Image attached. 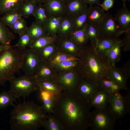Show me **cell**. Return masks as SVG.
I'll list each match as a JSON object with an SVG mask.
<instances>
[{
	"label": "cell",
	"instance_id": "obj_1",
	"mask_svg": "<svg viewBox=\"0 0 130 130\" xmlns=\"http://www.w3.org/2000/svg\"><path fill=\"white\" fill-rule=\"evenodd\" d=\"M91 107L89 100L76 92L63 91L56 97L52 114L64 130H86Z\"/></svg>",
	"mask_w": 130,
	"mask_h": 130
},
{
	"label": "cell",
	"instance_id": "obj_2",
	"mask_svg": "<svg viewBox=\"0 0 130 130\" xmlns=\"http://www.w3.org/2000/svg\"><path fill=\"white\" fill-rule=\"evenodd\" d=\"M10 113L12 130H37L42 126L47 115L42 105L32 101L15 105Z\"/></svg>",
	"mask_w": 130,
	"mask_h": 130
},
{
	"label": "cell",
	"instance_id": "obj_3",
	"mask_svg": "<svg viewBox=\"0 0 130 130\" xmlns=\"http://www.w3.org/2000/svg\"><path fill=\"white\" fill-rule=\"evenodd\" d=\"M79 58L80 69L84 79L98 86L100 80L108 77L111 65L105 58L97 53L92 44L83 47Z\"/></svg>",
	"mask_w": 130,
	"mask_h": 130
},
{
	"label": "cell",
	"instance_id": "obj_4",
	"mask_svg": "<svg viewBox=\"0 0 130 130\" xmlns=\"http://www.w3.org/2000/svg\"><path fill=\"white\" fill-rule=\"evenodd\" d=\"M24 50L11 46L0 53V85H4L20 72Z\"/></svg>",
	"mask_w": 130,
	"mask_h": 130
},
{
	"label": "cell",
	"instance_id": "obj_5",
	"mask_svg": "<svg viewBox=\"0 0 130 130\" xmlns=\"http://www.w3.org/2000/svg\"><path fill=\"white\" fill-rule=\"evenodd\" d=\"M8 91L17 98L28 97L32 92L39 90L37 81L33 75L25 74L11 79Z\"/></svg>",
	"mask_w": 130,
	"mask_h": 130
},
{
	"label": "cell",
	"instance_id": "obj_6",
	"mask_svg": "<svg viewBox=\"0 0 130 130\" xmlns=\"http://www.w3.org/2000/svg\"><path fill=\"white\" fill-rule=\"evenodd\" d=\"M116 120L107 108L95 109L91 112L89 127L92 130H112Z\"/></svg>",
	"mask_w": 130,
	"mask_h": 130
},
{
	"label": "cell",
	"instance_id": "obj_7",
	"mask_svg": "<svg viewBox=\"0 0 130 130\" xmlns=\"http://www.w3.org/2000/svg\"><path fill=\"white\" fill-rule=\"evenodd\" d=\"M123 97L119 92L111 94L107 108L116 120L122 118L130 112V92Z\"/></svg>",
	"mask_w": 130,
	"mask_h": 130
},
{
	"label": "cell",
	"instance_id": "obj_8",
	"mask_svg": "<svg viewBox=\"0 0 130 130\" xmlns=\"http://www.w3.org/2000/svg\"><path fill=\"white\" fill-rule=\"evenodd\" d=\"M84 79L79 69L56 75L53 80L61 87L62 91L76 92Z\"/></svg>",
	"mask_w": 130,
	"mask_h": 130
},
{
	"label": "cell",
	"instance_id": "obj_9",
	"mask_svg": "<svg viewBox=\"0 0 130 130\" xmlns=\"http://www.w3.org/2000/svg\"><path fill=\"white\" fill-rule=\"evenodd\" d=\"M97 26L99 39H116L125 32L120 29L114 17L108 13Z\"/></svg>",
	"mask_w": 130,
	"mask_h": 130
},
{
	"label": "cell",
	"instance_id": "obj_10",
	"mask_svg": "<svg viewBox=\"0 0 130 130\" xmlns=\"http://www.w3.org/2000/svg\"><path fill=\"white\" fill-rule=\"evenodd\" d=\"M39 52L32 49H25L21 70L25 74L33 75L43 62Z\"/></svg>",
	"mask_w": 130,
	"mask_h": 130
},
{
	"label": "cell",
	"instance_id": "obj_11",
	"mask_svg": "<svg viewBox=\"0 0 130 130\" xmlns=\"http://www.w3.org/2000/svg\"><path fill=\"white\" fill-rule=\"evenodd\" d=\"M110 97L111 94L98 87L89 101L91 107L95 109H104L107 108Z\"/></svg>",
	"mask_w": 130,
	"mask_h": 130
},
{
	"label": "cell",
	"instance_id": "obj_12",
	"mask_svg": "<svg viewBox=\"0 0 130 130\" xmlns=\"http://www.w3.org/2000/svg\"><path fill=\"white\" fill-rule=\"evenodd\" d=\"M43 4L50 16L63 17L66 14V4L60 0H46Z\"/></svg>",
	"mask_w": 130,
	"mask_h": 130
},
{
	"label": "cell",
	"instance_id": "obj_13",
	"mask_svg": "<svg viewBox=\"0 0 130 130\" xmlns=\"http://www.w3.org/2000/svg\"><path fill=\"white\" fill-rule=\"evenodd\" d=\"M55 42L58 47L71 53L76 57H79L83 47L72 41L69 37H57Z\"/></svg>",
	"mask_w": 130,
	"mask_h": 130
},
{
	"label": "cell",
	"instance_id": "obj_14",
	"mask_svg": "<svg viewBox=\"0 0 130 130\" xmlns=\"http://www.w3.org/2000/svg\"><path fill=\"white\" fill-rule=\"evenodd\" d=\"M108 77L117 83L122 89L128 90L127 83L129 78L126 74L122 68L118 67L116 65L111 66Z\"/></svg>",
	"mask_w": 130,
	"mask_h": 130
},
{
	"label": "cell",
	"instance_id": "obj_15",
	"mask_svg": "<svg viewBox=\"0 0 130 130\" xmlns=\"http://www.w3.org/2000/svg\"><path fill=\"white\" fill-rule=\"evenodd\" d=\"M114 17L121 30L125 32L130 30V11L125 5H123Z\"/></svg>",
	"mask_w": 130,
	"mask_h": 130
},
{
	"label": "cell",
	"instance_id": "obj_16",
	"mask_svg": "<svg viewBox=\"0 0 130 130\" xmlns=\"http://www.w3.org/2000/svg\"><path fill=\"white\" fill-rule=\"evenodd\" d=\"M121 41V40L119 38L114 39H99L92 44L97 53L102 57L105 58L106 53L109 49L114 44Z\"/></svg>",
	"mask_w": 130,
	"mask_h": 130
},
{
	"label": "cell",
	"instance_id": "obj_17",
	"mask_svg": "<svg viewBox=\"0 0 130 130\" xmlns=\"http://www.w3.org/2000/svg\"><path fill=\"white\" fill-rule=\"evenodd\" d=\"M39 91V98L43 103L42 106L43 109L47 114H52L57 96L40 88Z\"/></svg>",
	"mask_w": 130,
	"mask_h": 130
},
{
	"label": "cell",
	"instance_id": "obj_18",
	"mask_svg": "<svg viewBox=\"0 0 130 130\" xmlns=\"http://www.w3.org/2000/svg\"><path fill=\"white\" fill-rule=\"evenodd\" d=\"M66 4V15L72 18L86 10L87 4L83 0H72Z\"/></svg>",
	"mask_w": 130,
	"mask_h": 130
},
{
	"label": "cell",
	"instance_id": "obj_19",
	"mask_svg": "<svg viewBox=\"0 0 130 130\" xmlns=\"http://www.w3.org/2000/svg\"><path fill=\"white\" fill-rule=\"evenodd\" d=\"M106 14L104 11L98 6H90L88 8V23L97 26Z\"/></svg>",
	"mask_w": 130,
	"mask_h": 130
},
{
	"label": "cell",
	"instance_id": "obj_20",
	"mask_svg": "<svg viewBox=\"0 0 130 130\" xmlns=\"http://www.w3.org/2000/svg\"><path fill=\"white\" fill-rule=\"evenodd\" d=\"M98 88L95 84L89 80L84 79L76 92L82 97L89 100Z\"/></svg>",
	"mask_w": 130,
	"mask_h": 130
},
{
	"label": "cell",
	"instance_id": "obj_21",
	"mask_svg": "<svg viewBox=\"0 0 130 130\" xmlns=\"http://www.w3.org/2000/svg\"><path fill=\"white\" fill-rule=\"evenodd\" d=\"M63 17L51 16L49 17L44 25L47 36L57 37Z\"/></svg>",
	"mask_w": 130,
	"mask_h": 130
},
{
	"label": "cell",
	"instance_id": "obj_22",
	"mask_svg": "<svg viewBox=\"0 0 130 130\" xmlns=\"http://www.w3.org/2000/svg\"><path fill=\"white\" fill-rule=\"evenodd\" d=\"M74 30L71 18L65 15L63 17L57 36L58 37H69Z\"/></svg>",
	"mask_w": 130,
	"mask_h": 130
},
{
	"label": "cell",
	"instance_id": "obj_23",
	"mask_svg": "<svg viewBox=\"0 0 130 130\" xmlns=\"http://www.w3.org/2000/svg\"><path fill=\"white\" fill-rule=\"evenodd\" d=\"M56 75L53 74L47 63L43 61L33 76L37 81L53 79Z\"/></svg>",
	"mask_w": 130,
	"mask_h": 130
},
{
	"label": "cell",
	"instance_id": "obj_24",
	"mask_svg": "<svg viewBox=\"0 0 130 130\" xmlns=\"http://www.w3.org/2000/svg\"><path fill=\"white\" fill-rule=\"evenodd\" d=\"M121 41L113 45L108 51L105 55V58L112 66H115L116 64L121 60Z\"/></svg>",
	"mask_w": 130,
	"mask_h": 130
},
{
	"label": "cell",
	"instance_id": "obj_25",
	"mask_svg": "<svg viewBox=\"0 0 130 130\" xmlns=\"http://www.w3.org/2000/svg\"><path fill=\"white\" fill-rule=\"evenodd\" d=\"M98 87L110 94L119 92L122 89L118 84L108 77L100 80L98 83Z\"/></svg>",
	"mask_w": 130,
	"mask_h": 130
},
{
	"label": "cell",
	"instance_id": "obj_26",
	"mask_svg": "<svg viewBox=\"0 0 130 130\" xmlns=\"http://www.w3.org/2000/svg\"><path fill=\"white\" fill-rule=\"evenodd\" d=\"M37 81L39 88L51 92L56 96L62 91L61 87L53 79Z\"/></svg>",
	"mask_w": 130,
	"mask_h": 130
},
{
	"label": "cell",
	"instance_id": "obj_27",
	"mask_svg": "<svg viewBox=\"0 0 130 130\" xmlns=\"http://www.w3.org/2000/svg\"><path fill=\"white\" fill-rule=\"evenodd\" d=\"M57 37L46 35L33 39L29 48L39 52L47 45L55 42Z\"/></svg>",
	"mask_w": 130,
	"mask_h": 130
},
{
	"label": "cell",
	"instance_id": "obj_28",
	"mask_svg": "<svg viewBox=\"0 0 130 130\" xmlns=\"http://www.w3.org/2000/svg\"><path fill=\"white\" fill-rule=\"evenodd\" d=\"M86 26L82 29L74 31L69 37L72 41L82 47L86 46L89 40L85 31Z\"/></svg>",
	"mask_w": 130,
	"mask_h": 130
},
{
	"label": "cell",
	"instance_id": "obj_29",
	"mask_svg": "<svg viewBox=\"0 0 130 130\" xmlns=\"http://www.w3.org/2000/svg\"><path fill=\"white\" fill-rule=\"evenodd\" d=\"M15 37V35L3 23L0 17V44L10 45V43Z\"/></svg>",
	"mask_w": 130,
	"mask_h": 130
},
{
	"label": "cell",
	"instance_id": "obj_30",
	"mask_svg": "<svg viewBox=\"0 0 130 130\" xmlns=\"http://www.w3.org/2000/svg\"><path fill=\"white\" fill-rule=\"evenodd\" d=\"M22 17L19 10H16L6 12L0 18L6 26L10 28L16 21Z\"/></svg>",
	"mask_w": 130,
	"mask_h": 130
},
{
	"label": "cell",
	"instance_id": "obj_31",
	"mask_svg": "<svg viewBox=\"0 0 130 130\" xmlns=\"http://www.w3.org/2000/svg\"><path fill=\"white\" fill-rule=\"evenodd\" d=\"M24 0H0V15L10 11L19 10Z\"/></svg>",
	"mask_w": 130,
	"mask_h": 130
},
{
	"label": "cell",
	"instance_id": "obj_32",
	"mask_svg": "<svg viewBox=\"0 0 130 130\" xmlns=\"http://www.w3.org/2000/svg\"><path fill=\"white\" fill-rule=\"evenodd\" d=\"M27 32L33 40L47 35L44 26L35 21L28 27Z\"/></svg>",
	"mask_w": 130,
	"mask_h": 130
},
{
	"label": "cell",
	"instance_id": "obj_33",
	"mask_svg": "<svg viewBox=\"0 0 130 130\" xmlns=\"http://www.w3.org/2000/svg\"><path fill=\"white\" fill-rule=\"evenodd\" d=\"M33 16L35 21L43 26L50 17L43 3L38 4Z\"/></svg>",
	"mask_w": 130,
	"mask_h": 130
},
{
	"label": "cell",
	"instance_id": "obj_34",
	"mask_svg": "<svg viewBox=\"0 0 130 130\" xmlns=\"http://www.w3.org/2000/svg\"><path fill=\"white\" fill-rule=\"evenodd\" d=\"M37 4L28 0H24L19 9L23 17L27 18L32 16L36 8Z\"/></svg>",
	"mask_w": 130,
	"mask_h": 130
},
{
	"label": "cell",
	"instance_id": "obj_35",
	"mask_svg": "<svg viewBox=\"0 0 130 130\" xmlns=\"http://www.w3.org/2000/svg\"><path fill=\"white\" fill-rule=\"evenodd\" d=\"M42 126L46 130H64L58 120L52 114H48Z\"/></svg>",
	"mask_w": 130,
	"mask_h": 130
},
{
	"label": "cell",
	"instance_id": "obj_36",
	"mask_svg": "<svg viewBox=\"0 0 130 130\" xmlns=\"http://www.w3.org/2000/svg\"><path fill=\"white\" fill-rule=\"evenodd\" d=\"M87 13L88 9L84 11L71 18L75 30L82 29L87 25L88 23Z\"/></svg>",
	"mask_w": 130,
	"mask_h": 130
},
{
	"label": "cell",
	"instance_id": "obj_37",
	"mask_svg": "<svg viewBox=\"0 0 130 130\" xmlns=\"http://www.w3.org/2000/svg\"><path fill=\"white\" fill-rule=\"evenodd\" d=\"M16 98L8 91H4L0 93V109L5 108L9 106L15 105Z\"/></svg>",
	"mask_w": 130,
	"mask_h": 130
},
{
	"label": "cell",
	"instance_id": "obj_38",
	"mask_svg": "<svg viewBox=\"0 0 130 130\" xmlns=\"http://www.w3.org/2000/svg\"><path fill=\"white\" fill-rule=\"evenodd\" d=\"M19 38L17 42L12 46L13 47H15L21 50H24L26 47L29 48L33 39L27 32L19 35Z\"/></svg>",
	"mask_w": 130,
	"mask_h": 130
},
{
	"label": "cell",
	"instance_id": "obj_39",
	"mask_svg": "<svg viewBox=\"0 0 130 130\" xmlns=\"http://www.w3.org/2000/svg\"><path fill=\"white\" fill-rule=\"evenodd\" d=\"M85 31L91 44H93L100 38L99 32L97 26L88 23L86 27Z\"/></svg>",
	"mask_w": 130,
	"mask_h": 130
},
{
	"label": "cell",
	"instance_id": "obj_40",
	"mask_svg": "<svg viewBox=\"0 0 130 130\" xmlns=\"http://www.w3.org/2000/svg\"><path fill=\"white\" fill-rule=\"evenodd\" d=\"M28 27L26 20L22 17L16 21L10 28L14 32L19 35L27 32Z\"/></svg>",
	"mask_w": 130,
	"mask_h": 130
},
{
	"label": "cell",
	"instance_id": "obj_41",
	"mask_svg": "<svg viewBox=\"0 0 130 130\" xmlns=\"http://www.w3.org/2000/svg\"><path fill=\"white\" fill-rule=\"evenodd\" d=\"M55 41L47 45L38 52L43 61L47 60L57 47Z\"/></svg>",
	"mask_w": 130,
	"mask_h": 130
},
{
	"label": "cell",
	"instance_id": "obj_42",
	"mask_svg": "<svg viewBox=\"0 0 130 130\" xmlns=\"http://www.w3.org/2000/svg\"><path fill=\"white\" fill-rule=\"evenodd\" d=\"M56 65L60 69L63 70H67L71 69H77L80 68L81 62L79 60H66Z\"/></svg>",
	"mask_w": 130,
	"mask_h": 130
},
{
	"label": "cell",
	"instance_id": "obj_43",
	"mask_svg": "<svg viewBox=\"0 0 130 130\" xmlns=\"http://www.w3.org/2000/svg\"><path fill=\"white\" fill-rule=\"evenodd\" d=\"M79 58L74 56H69L67 55L60 54L56 56L51 61L52 63L56 64L60 62L66 60H78Z\"/></svg>",
	"mask_w": 130,
	"mask_h": 130
},
{
	"label": "cell",
	"instance_id": "obj_44",
	"mask_svg": "<svg viewBox=\"0 0 130 130\" xmlns=\"http://www.w3.org/2000/svg\"><path fill=\"white\" fill-rule=\"evenodd\" d=\"M124 33L125 36L123 39L121 40V48L123 51L127 52L130 50V30Z\"/></svg>",
	"mask_w": 130,
	"mask_h": 130
},
{
	"label": "cell",
	"instance_id": "obj_45",
	"mask_svg": "<svg viewBox=\"0 0 130 130\" xmlns=\"http://www.w3.org/2000/svg\"><path fill=\"white\" fill-rule=\"evenodd\" d=\"M114 3V0H104L103 3L99 6L104 11H107L112 7Z\"/></svg>",
	"mask_w": 130,
	"mask_h": 130
},
{
	"label": "cell",
	"instance_id": "obj_46",
	"mask_svg": "<svg viewBox=\"0 0 130 130\" xmlns=\"http://www.w3.org/2000/svg\"><path fill=\"white\" fill-rule=\"evenodd\" d=\"M129 78L130 77V61L129 60L122 68Z\"/></svg>",
	"mask_w": 130,
	"mask_h": 130
},
{
	"label": "cell",
	"instance_id": "obj_47",
	"mask_svg": "<svg viewBox=\"0 0 130 130\" xmlns=\"http://www.w3.org/2000/svg\"><path fill=\"white\" fill-rule=\"evenodd\" d=\"M86 4L89 5L90 6H92L94 4H95L99 6L100 0H83Z\"/></svg>",
	"mask_w": 130,
	"mask_h": 130
},
{
	"label": "cell",
	"instance_id": "obj_48",
	"mask_svg": "<svg viewBox=\"0 0 130 130\" xmlns=\"http://www.w3.org/2000/svg\"><path fill=\"white\" fill-rule=\"evenodd\" d=\"M11 46L10 45L8 46H5L0 44V53L10 47Z\"/></svg>",
	"mask_w": 130,
	"mask_h": 130
},
{
	"label": "cell",
	"instance_id": "obj_49",
	"mask_svg": "<svg viewBox=\"0 0 130 130\" xmlns=\"http://www.w3.org/2000/svg\"><path fill=\"white\" fill-rule=\"evenodd\" d=\"M34 2L37 4L43 3L46 0H28Z\"/></svg>",
	"mask_w": 130,
	"mask_h": 130
},
{
	"label": "cell",
	"instance_id": "obj_50",
	"mask_svg": "<svg viewBox=\"0 0 130 130\" xmlns=\"http://www.w3.org/2000/svg\"><path fill=\"white\" fill-rule=\"evenodd\" d=\"M62 1L65 4H66L68 3L69 2L72 0H60Z\"/></svg>",
	"mask_w": 130,
	"mask_h": 130
},
{
	"label": "cell",
	"instance_id": "obj_51",
	"mask_svg": "<svg viewBox=\"0 0 130 130\" xmlns=\"http://www.w3.org/2000/svg\"><path fill=\"white\" fill-rule=\"evenodd\" d=\"M122 0L123 2V5H125V2L127 0Z\"/></svg>",
	"mask_w": 130,
	"mask_h": 130
}]
</instances>
